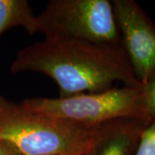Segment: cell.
<instances>
[{"label": "cell", "mask_w": 155, "mask_h": 155, "mask_svg": "<svg viewBox=\"0 0 155 155\" xmlns=\"http://www.w3.org/2000/svg\"><path fill=\"white\" fill-rule=\"evenodd\" d=\"M50 40L121 45L112 1L50 0L35 16V34Z\"/></svg>", "instance_id": "4"}, {"label": "cell", "mask_w": 155, "mask_h": 155, "mask_svg": "<svg viewBox=\"0 0 155 155\" xmlns=\"http://www.w3.org/2000/svg\"><path fill=\"white\" fill-rule=\"evenodd\" d=\"M0 155H22L15 147L3 140H0Z\"/></svg>", "instance_id": "10"}, {"label": "cell", "mask_w": 155, "mask_h": 155, "mask_svg": "<svg viewBox=\"0 0 155 155\" xmlns=\"http://www.w3.org/2000/svg\"><path fill=\"white\" fill-rule=\"evenodd\" d=\"M112 5L123 49L143 84L155 72V23L134 0H113Z\"/></svg>", "instance_id": "5"}, {"label": "cell", "mask_w": 155, "mask_h": 155, "mask_svg": "<svg viewBox=\"0 0 155 155\" xmlns=\"http://www.w3.org/2000/svg\"><path fill=\"white\" fill-rule=\"evenodd\" d=\"M14 27L35 34V16L26 0H0V35Z\"/></svg>", "instance_id": "7"}, {"label": "cell", "mask_w": 155, "mask_h": 155, "mask_svg": "<svg viewBox=\"0 0 155 155\" xmlns=\"http://www.w3.org/2000/svg\"><path fill=\"white\" fill-rule=\"evenodd\" d=\"M11 71L47 75L57 84L59 97L104 91L117 81L128 86L141 85L122 44L43 39L20 50Z\"/></svg>", "instance_id": "1"}, {"label": "cell", "mask_w": 155, "mask_h": 155, "mask_svg": "<svg viewBox=\"0 0 155 155\" xmlns=\"http://www.w3.org/2000/svg\"><path fill=\"white\" fill-rule=\"evenodd\" d=\"M93 127L26 110L0 97V140L22 155H85Z\"/></svg>", "instance_id": "2"}, {"label": "cell", "mask_w": 155, "mask_h": 155, "mask_svg": "<svg viewBox=\"0 0 155 155\" xmlns=\"http://www.w3.org/2000/svg\"><path fill=\"white\" fill-rule=\"evenodd\" d=\"M151 123L147 118H119L94 126L85 155H134L141 134Z\"/></svg>", "instance_id": "6"}, {"label": "cell", "mask_w": 155, "mask_h": 155, "mask_svg": "<svg viewBox=\"0 0 155 155\" xmlns=\"http://www.w3.org/2000/svg\"><path fill=\"white\" fill-rule=\"evenodd\" d=\"M24 110L86 127L119 118H147L142 86L112 87L67 97L22 100Z\"/></svg>", "instance_id": "3"}, {"label": "cell", "mask_w": 155, "mask_h": 155, "mask_svg": "<svg viewBox=\"0 0 155 155\" xmlns=\"http://www.w3.org/2000/svg\"><path fill=\"white\" fill-rule=\"evenodd\" d=\"M134 155H155V122L144 129Z\"/></svg>", "instance_id": "9"}, {"label": "cell", "mask_w": 155, "mask_h": 155, "mask_svg": "<svg viewBox=\"0 0 155 155\" xmlns=\"http://www.w3.org/2000/svg\"><path fill=\"white\" fill-rule=\"evenodd\" d=\"M144 96L146 115L150 122H155V72L141 84Z\"/></svg>", "instance_id": "8"}]
</instances>
